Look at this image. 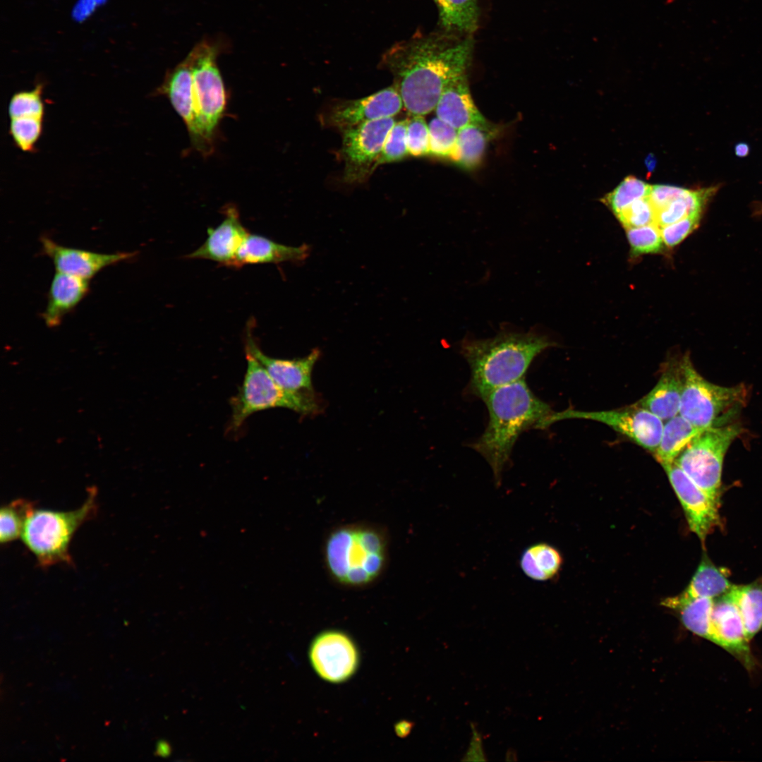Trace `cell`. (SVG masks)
I'll return each instance as SVG.
<instances>
[{
  "mask_svg": "<svg viewBox=\"0 0 762 762\" xmlns=\"http://www.w3.org/2000/svg\"><path fill=\"white\" fill-rule=\"evenodd\" d=\"M473 42L432 35L391 47L382 62L392 73L404 107L412 116H424L435 109L446 87L466 74Z\"/></svg>",
  "mask_w": 762,
  "mask_h": 762,
  "instance_id": "1",
  "label": "cell"
},
{
  "mask_svg": "<svg viewBox=\"0 0 762 762\" xmlns=\"http://www.w3.org/2000/svg\"><path fill=\"white\" fill-rule=\"evenodd\" d=\"M219 48L203 40L171 70L155 90L167 97L183 121L193 147L203 155L213 150L227 95L217 64Z\"/></svg>",
  "mask_w": 762,
  "mask_h": 762,
  "instance_id": "2",
  "label": "cell"
},
{
  "mask_svg": "<svg viewBox=\"0 0 762 762\" xmlns=\"http://www.w3.org/2000/svg\"><path fill=\"white\" fill-rule=\"evenodd\" d=\"M483 400L489 421L471 447L489 464L499 485L519 436L531 428H548L555 412L532 392L524 379L495 389Z\"/></svg>",
  "mask_w": 762,
  "mask_h": 762,
  "instance_id": "3",
  "label": "cell"
},
{
  "mask_svg": "<svg viewBox=\"0 0 762 762\" xmlns=\"http://www.w3.org/2000/svg\"><path fill=\"white\" fill-rule=\"evenodd\" d=\"M555 343L534 331H501L485 339H464L461 351L471 369L469 389L482 399L501 386L524 379L533 360Z\"/></svg>",
  "mask_w": 762,
  "mask_h": 762,
  "instance_id": "4",
  "label": "cell"
},
{
  "mask_svg": "<svg viewBox=\"0 0 762 762\" xmlns=\"http://www.w3.org/2000/svg\"><path fill=\"white\" fill-rule=\"evenodd\" d=\"M325 561L330 576L339 583L361 587L375 581L387 560V543L377 529L364 525L341 526L328 536Z\"/></svg>",
  "mask_w": 762,
  "mask_h": 762,
  "instance_id": "5",
  "label": "cell"
},
{
  "mask_svg": "<svg viewBox=\"0 0 762 762\" xmlns=\"http://www.w3.org/2000/svg\"><path fill=\"white\" fill-rule=\"evenodd\" d=\"M96 499L97 490L92 487L84 503L76 509H32L25 521L20 539L40 567L73 564L68 550L71 540L78 528L95 515Z\"/></svg>",
  "mask_w": 762,
  "mask_h": 762,
  "instance_id": "6",
  "label": "cell"
},
{
  "mask_svg": "<svg viewBox=\"0 0 762 762\" xmlns=\"http://www.w3.org/2000/svg\"><path fill=\"white\" fill-rule=\"evenodd\" d=\"M684 380L679 414L699 429L732 423L747 401L744 384L720 386L706 380L694 367L690 356H683Z\"/></svg>",
  "mask_w": 762,
  "mask_h": 762,
  "instance_id": "7",
  "label": "cell"
},
{
  "mask_svg": "<svg viewBox=\"0 0 762 762\" xmlns=\"http://www.w3.org/2000/svg\"><path fill=\"white\" fill-rule=\"evenodd\" d=\"M247 368L238 394L231 398L230 432L237 431L253 413L272 408H286L304 415L320 411V401L313 392H291L283 389L263 365L246 352Z\"/></svg>",
  "mask_w": 762,
  "mask_h": 762,
  "instance_id": "8",
  "label": "cell"
},
{
  "mask_svg": "<svg viewBox=\"0 0 762 762\" xmlns=\"http://www.w3.org/2000/svg\"><path fill=\"white\" fill-rule=\"evenodd\" d=\"M742 428L737 423L701 431L682 452L675 463L719 506L725 456Z\"/></svg>",
  "mask_w": 762,
  "mask_h": 762,
  "instance_id": "9",
  "label": "cell"
},
{
  "mask_svg": "<svg viewBox=\"0 0 762 762\" xmlns=\"http://www.w3.org/2000/svg\"><path fill=\"white\" fill-rule=\"evenodd\" d=\"M567 418L586 419L604 423L653 454L659 445L663 429V420L636 403L610 411L568 409L555 412L552 422L553 423Z\"/></svg>",
  "mask_w": 762,
  "mask_h": 762,
  "instance_id": "10",
  "label": "cell"
},
{
  "mask_svg": "<svg viewBox=\"0 0 762 762\" xmlns=\"http://www.w3.org/2000/svg\"><path fill=\"white\" fill-rule=\"evenodd\" d=\"M395 122L394 117H389L342 129L344 176L347 181L362 180L376 167L386 138Z\"/></svg>",
  "mask_w": 762,
  "mask_h": 762,
  "instance_id": "11",
  "label": "cell"
},
{
  "mask_svg": "<svg viewBox=\"0 0 762 762\" xmlns=\"http://www.w3.org/2000/svg\"><path fill=\"white\" fill-rule=\"evenodd\" d=\"M309 660L322 679L334 684L351 677L359 665V652L353 640L346 633L327 630L319 634L309 648Z\"/></svg>",
  "mask_w": 762,
  "mask_h": 762,
  "instance_id": "12",
  "label": "cell"
},
{
  "mask_svg": "<svg viewBox=\"0 0 762 762\" xmlns=\"http://www.w3.org/2000/svg\"><path fill=\"white\" fill-rule=\"evenodd\" d=\"M662 466L683 507L691 531L703 543L720 523L718 505L675 462Z\"/></svg>",
  "mask_w": 762,
  "mask_h": 762,
  "instance_id": "13",
  "label": "cell"
},
{
  "mask_svg": "<svg viewBox=\"0 0 762 762\" xmlns=\"http://www.w3.org/2000/svg\"><path fill=\"white\" fill-rule=\"evenodd\" d=\"M252 327L249 322L245 336V352L253 356L283 389L296 393L313 392L311 374L320 351L314 349L307 356L296 359L270 357L262 352L256 342Z\"/></svg>",
  "mask_w": 762,
  "mask_h": 762,
  "instance_id": "14",
  "label": "cell"
},
{
  "mask_svg": "<svg viewBox=\"0 0 762 762\" xmlns=\"http://www.w3.org/2000/svg\"><path fill=\"white\" fill-rule=\"evenodd\" d=\"M404 107L396 85L358 99L339 102L332 107L329 121L341 130L363 122L394 117Z\"/></svg>",
  "mask_w": 762,
  "mask_h": 762,
  "instance_id": "15",
  "label": "cell"
},
{
  "mask_svg": "<svg viewBox=\"0 0 762 762\" xmlns=\"http://www.w3.org/2000/svg\"><path fill=\"white\" fill-rule=\"evenodd\" d=\"M224 214L223 221L214 228H208L205 242L187 258L209 260L236 267L238 251L250 233L241 223L235 206H226Z\"/></svg>",
  "mask_w": 762,
  "mask_h": 762,
  "instance_id": "16",
  "label": "cell"
},
{
  "mask_svg": "<svg viewBox=\"0 0 762 762\" xmlns=\"http://www.w3.org/2000/svg\"><path fill=\"white\" fill-rule=\"evenodd\" d=\"M710 627L713 643L751 668L753 660L743 619L737 606L727 593L713 599Z\"/></svg>",
  "mask_w": 762,
  "mask_h": 762,
  "instance_id": "17",
  "label": "cell"
},
{
  "mask_svg": "<svg viewBox=\"0 0 762 762\" xmlns=\"http://www.w3.org/2000/svg\"><path fill=\"white\" fill-rule=\"evenodd\" d=\"M44 253L53 262L57 272L89 280L106 267L131 258L134 253H99L65 247L52 239L40 238Z\"/></svg>",
  "mask_w": 762,
  "mask_h": 762,
  "instance_id": "18",
  "label": "cell"
},
{
  "mask_svg": "<svg viewBox=\"0 0 762 762\" xmlns=\"http://www.w3.org/2000/svg\"><path fill=\"white\" fill-rule=\"evenodd\" d=\"M684 380L683 356L672 358L665 362L654 387L636 404L667 421L679 413Z\"/></svg>",
  "mask_w": 762,
  "mask_h": 762,
  "instance_id": "19",
  "label": "cell"
},
{
  "mask_svg": "<svg viewBox=\"0 0 762 762\" xmlns=\"http://www.w3.org/2000/svg\"><path fill=\"white\" fill-rule=\"evenodd\" d=\"M435 109L437 118L456 130L473 124L488 126L471 97L466 74L446 87Z\"/></svg>",
  "mask_w": 762,
  "mask_h": 762,
  "instance_id": "20",
  "label": "cell"
},
{
  "mask_svg": "<svg viewBox=\"0 0 762 762\" xmlns=\"http://www.w3.org/2000/svg\"><path fill=\"white\" fill-rule=\"evenodd\" d=\"M309 254L307 244L289 246L261 235L249 234L238 251L236 268L253 264L299 262Z\"/></svg>",
  "mask_w": 762,
  "mask_h": 762,
  "instance_id": "21",
  "label": "cell"
},
{
  "mask_svg": "<svg viewBox=\"0 0 762 762\" xmlns=\"http://www.w3.org/2000/svg\"><path fill=\"white\" fill-rule=\"evenodd\" d=\"M89 280L61 272H56L48 292L47 304L42 314L45 324L58 326L68 313L85 297L89 290Z\"/></svg>",
  "mask_w": 762,
  "mask_h": 762,
  "instance_id": "22",
  "label": "cell"
},
{
  "mask_svg": "<svg viewBox=\"0 0 762 762\" xmlns=\"http://www.w3.org/2000/svg\"><path fill=\"white\" fill-rule=\"evenodd\" d=\"M662 605L677 610L684 626L691 632L713 642L710 615L713 599L691 598L682 592L666 598Z\"/></svg>",
  "mask_w": 762,
  "mask_h": 762,
  "instance_id": "23",
  "label": "cell"
},
{
  "mask_svg": "<svg viewBox=\"0 0 762 762\" xmlns=\"http://www.w3.org/2000/svg\"><path fill=\"white\" fill-rule=\"evenodd\" d=\"M718 189V186L686 188L681 195L655 212V224L661 228L689 216L703 215L706 205Z\"/></svg>",
  "mask_w": 762,
  "mask_h": 762,
  "instance_id": "24",
  "label": "cell"
},
{
  "mask_svg": "<svg viewBox=\"0 0 762 762\" xmlns=\"http://www.w3.org/2000/svg\"><path fill=\"white\" fill-rule=\"evenodd\" d=\"M703 430L679 414L667 420L653 453L655 459L662 466L675 462L689 442Z\"/></svg>",
  "mask_w": 762,
  "mask_h": 762,
  "instance_id": "25",
  "label": "cell"
},
{
  "mask_svg": "<svg viewBox=\"0 0 762 762\" xmlns=\"http://www.w3.org/2000/svg\"><path fill=\"white\" fill-rule=\"evenodd\" d=\"M562 564V557L552 545L540 542L526 548L522 552L519 566L529 579L545 581L556 576Z\"/></svg>",
  "mask_w": 762,
  "mask_h": 762,
  "instance_id": "26",
  "label": "cell"
},
{
  "mask_svg": "<svg viewBox=\"0 0 762 762\" xmlns=\"http://www.w3.org/2000/svg\"><path fill=\"white\" fill-rule=\"evenodd\" d=\"M727 595L737 606L750 641L762 627V584L732 585Z\"/></svg>",
  "mask_w": 762,
  "mask_h": 762,
  "instance_id": "27",
  "label": "cell"
},
{
  "mask_svg": "<svg viewBox=\"0 0 762 762\" xmlns=\"http://www.w3.org/2000/svg\"><path fill=\"white\" fill-rule=\"evenodd\" d=\"M732 586L726 571L705 557L683 593L691 598L715 599L727 593Z\"/></svg>",
  "mask_w": 762,
  "mask_h": 762,
  "instance_id": "28",
  "label": "cell"
},
{
  "mask_svg": "<svg viewBox=\"0 0 762 762\" xmlns=\"http://www.w3.org/2000/svg\"><path fill=\"white\" fill-rule=\"evenodd\" d=\"M488 126L468 125L458 130L456 149L451 160L466 169L479 164L489 137Z\"/></svg>",
  "mask_w": 762,
  "mask_h": 762,
  "instance_id": "29",
  "label": "cell"
},
{
  "mask_svg": "<svg viewBox=\"0 0 762 762\" xmlns=\"http://www.w3.org/2000/svg\"><path fill=\"white\" fill-rule=\"evenodd\" d=\"M441 25L447 31L471 33L477 28V0H434Z\"/></svg>",
  "mask_w": 762,
  "mask_h": 762,
  "instance_id": "30",
  "label": "cell"
},
{
  "mask_svg": "<svg viewBox=\"0 0 762 762\" xmlns=\"http://www.w3.org/2000/svg\"><path fill=\"white\" fill-rule=\"evenodd\" d=\"M34 507L32 502L22 498L14 500L1 507V544L6 545L20 538L25 521Z\"/></svg>",
  "mask_w": 762,
  "mask_h": 762,
  "instance_id": "31",
  "label": "cell"
},
{
  "mask_svg": "<svg viewBox=\"0 0 762 762\" xmlns=\"http://www.w3.org/2000/svg\"><path fill=\"white\" fill-rule=\"evenodd\" d=\"M651 187L642 180L628 176L612 191L606 194L601 201L616 216L634 201L647 197Z\"/></svg>",
  "mask_w": 762,
  "mask_h": 762,
  "instance_id": "32",
  "label": "cell"
},
{
  "mask_svg": "<svg viewBox=\"0 0 762 762\" xmlns=\"http://www.w3.org/2000/svg\"><path fill=\"white\" fill-rule=\"evenodd\" d=\"M43 119L24 116L10 119L8 132L15 145L24 152H33L42 132Z\"/></svg>",
  "mask_w": 762,
  "mask_h": 762,
  "instance_id": "33",
  "label": "cell"
},
{
  "mask_svg": "<svg viewBox=\"0 0 762 762\" xmlns=\"http://www.w3.org/2000/svg\"><path fill=\"white\" fill-rule=\"evenodd\" d=\"M42 84H37L30 90L15 92L8 105L10 119L34 116L44 118V104L42 100Z\"/></svg>",
  "mask_w": 762,
  "mask_h": 762,
  "instance_id": "34",
  "label": "cell"
},
{
  "mask_svg": "<svg viewBox=\"0 0 762 762\" xmlns=\"http://www.w3.org/2000/svg\"><path fill=\"white\" fill-rule=\"evenodd\" d=\"M428 128L430 154L451 159L456 146L458 130L437 116L431 119Z\"/></svg>",
  "mask_w": 762,
  "mask_h": 762,
  "instance_id": "35",
  "label": "cell"
},
{
  "mask_svg": "<svg viewBox=\"0 0 762 762\" xmlns=\"http://www.w3.org/2000/svg\"><path fill=\"white\" fill-rule=\"evenodd\" d=\"M626 231L633 256L658 253L663 248L660 228L655 224L629 228Z\"/></svg>",
  "mask_w": 762,
  "mask_h": 762,
  "instance_id": "36",
  "label": "cell"
},
{
  "mask_svg": "<svg viewBox=\"0 0 762 762\" xmlns=\"http://www.w3.org/2000/svg\"><path fill=\"white\" fill-rule=\"evenodd\" d=\"M407 125L406 119L394 123L386 138L376 166L399 161L409 154Z\"/></svg>",
  "mask_w": 762,
  "mask_h": 762,
  "instance_id": "37",
  "label": "cell"
},
{
  "mask_svg": "<svg viewBox=\"0 0 762 762\" xmlns=\"http://www.w3.org/2000/svg\"><path fill=\"white\" fill-rule=\"evenodd\" d=\"M655 210L648 197L639 199L615 217L625 229L655 224Z\"/></svg>",
  "mask_w": 762,
  "mask_h": 762,
  "instance_id": "38",
  "label": "cell"
},
{
  "mask_svg": "<svg viewBox=\"0 0 762 762\" xmlns=\"http://www.w3.org/2000/svg\"><path fill=\"white\" fill-rule=\"evenodd\" d=\"M423 116H412L408 120L407 146L409 154L413 157H422L430 154V135L428 124Z\"/></svg>",
  "mask_w": 762,
  "mask_h": 762,
  "instance_id": "39",
  "label": "cell"
},
{
  "mask_svg": "<svg viewBox=\"0 0 762 762\" xmlns=\"http://www.w3.org/2000/svg\"><path fill=\"white\" fill-rule=\"evenodd\" d=\"M702 216H689L675 223L661 227L660 233L664 244L667 248H674L679 245L698 229Z\"/></svg>",
  "mask_w": 762,
  "mask_h": 762,
  "instance_id": "40",
  "label": "cell"
},
{
  "mask_svg": "<svg viewBox=\"0 0 762 762\" xmlns=\"http://www.w3.org/2000/svg\"><path fill=\"white\" fill-rule=\"evenodd\" d=\"M685 190L686 188L675 186L653 185L651 187L648 197L656 212L681 195Z\"/></svg>",
  "mask_w": 762,
  "mask_h": 762,
  "instance_id": "41",
  "label": "cell"
},
{
  "mask_svg": "<svg viewBox=\"0 0 762 762\" xmlns=\"http://www.w3.org/2000/svg\"><path fill=\"white\" fill-rule=\"evenodd\" d=\"M102 0H80L74 9V16L80 20L84 18L90 13L97 4H100Z\"/></svg>",
  "mask_w": 762,
  "mask_h": 762,
  "instance_id": "42",
  "label": "cell"
},
{
  "mask_svg": "<svg viewBox=\"0 0 762 762\" xmlns=\"http://www.w3.org/2000/svg\"><path fill=\"white\" fill-rule=\"evenodd\" d=\"M413 723L406 720L401 721L395 725V732L400 737H406L411 731Z\"/></svg>",
  "mask_w": 762,
  "mask_h": 762,
  "instance_id": "43",
  "label": "cell"
},
{
  "mask_svg": "<svg viewBox=\"0 0 762 762\" xmlns=\"http://www.w3.org/2000/svg\"><path fill=\"white\" fill-rule=\"evenodd\" d=\"M156 754L161 757H167L171 754L170 744L165 740H159L156 746Z\"/></svg>",
  "mask_w": 762,
  "mask_h": 762,
  "instance_id": "44",
  "label": "cell"
},
{
  "mask_svg": "<svg viewBox=\"0 0 762 762\" xmlns=\"http://www.w3.org/2000/svg\"><path fill=\"white\" fill-rule=\"evenodd\" d=\"M645 164L648 171L650 173L652 172L654 170L656 164V159L655 156L653 154H649L645 160Z\"/></svg>",
  "mask_w": 762,
  "mask_h": 762,
  "instance_id": "45",
  "label": "cell"
},
{
  "mask_svg": "<svg viewBox=\"0 0 762 762\" xmlns=\"http://www.w3.org/2000/svg\"><path fill=\"white\" fill-rule=\"evenodd\" d=\"M735 152L739 157H744L749 152V146L745 143H739L735 147Z\"/></svg>",
  "mask_w": 762,
  "mask_h": 762,
  "instance_id": "46",
  "label": "cell"
},
{
  "mask_svg": "<svg viewBox=\"0 0 762 762\" xmlns=\"http://www.w3.org/2000/svg\"><path fill=\"white\" fill-rule=\"evenodd\" d=\"M754 214L756 215H761L762 214V205L756 210Z\"/></svg>",
  "mask_w": 762,
  "mask_h": 762,
  "instance_id": "47",
  "label": "cell"
}]
</instances>
